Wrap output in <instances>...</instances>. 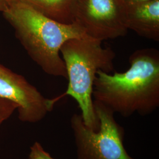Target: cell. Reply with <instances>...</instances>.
Instances as JSON below:
<instances>
[{
	"label": "cell",
	"instance_id": "1",
	"mask_svg": "<svg viewBox=\"0 0 159 159\" xmlns=\"http://www.w3.org/2000/svg\"><path fill=\"white\" fill-rule=\"evenodd\" d=\"M130 67L113 74L98 70L94 82L93 100L124 117L146 116L159 107V52L137 50L129 57Z\"/></svg>",
	"mask_w": 159,
	"mask_h": 159
},
{
	"label": "cell",
	"instance_id": "2",
	"mask_svg": "<svg viewBox=\"0 0 159 159\" xmlns=\"http://www.w3.org/2000/svg\"><path fill=\"white\" fill-rule=\"evenodd\" d=\"M29 56L47 74L67 79L60 54L69 40L89 37L75 23L58 22L20 0H7L2 11Z\"/></svg>",
	"mask_w": 159,
	"mask_h": 159
},
{
	"label": "cell",
	"instance_id": "3",
	"mask_svg": "<svg viewBox=\"0 0 159 159\" xmlns=\"http://www.w3.org/2000/svg\"><path fill=\"white\" fill-rule=\"evenodd\" d=\"M65 63L68 87L61 97L70 96L79 104L85 125L97 131L100 123L94 107L93 91L97 72L114 71L116 53L110 47H103L102 41L90 37L67 41L60 49Z\"/></svg>",
	"mask_w": 159,
	"mask_h": 159
},
{
	"label": "cell",
	"instance_id": "4",
	"mask_svg": "<svg viewBox=\"0 0 159 159\" xmlns=\"http://www.w3.org/2000/svg\"><path fill=\"white\" fill-rule=\"evenodd\" d=\"M99 120L97 131L85 125L81 114H74L70 120L78 159H134L123 144L125 131L114 113L102 103L93 100Z\"/></svg>",
	"mask_w": 159,
	"mask_h": 159
},
{
	"label": "cell",
	"instance_id": "5",
	"mask_svg": "<svg viewBox=\"0 0 159 159\" xmlns=\"http://www.w3.org/2000/svg\"><path fill=\"white\" fill-rule=\"evenodd\" d=\"M125 10L119 0H81L71 18L89 37L103 41L127 34Z\"/></svg>",
	"mask_w": 159,
	"mask_h": 159
},
{
	"label": "cell",
	"instance_id": "6",
	"mask_svg": "<svg viewBox=\"0 0 159 159\" xmlns=\"http://www.w3.org/2000/svg\"><path fill=\"white\" fill-rule=\"evenodd\" d=\"M0 98L16 104L18 118L35 123L52 110L58 98L48 99L21 75L0 64Z\"/></svg>",
	"mask_w": 159,
	"mask_h": 159
},
{
	"label": "cell",
	"instance_id": "7",
	"mask_svg": "<svg viewBox=\"0 0 159 159\" xmlns=\"http://www.w3.org/2000/svg\"><path fill=\"white\" fill-rule=\"evenodd\" d=\"M125 10L126 27L139 36L159 41V0L128 4Z\"/></svg>",
	"mask_w": 159,
	"mask_h": 159
},
{
	"label": "cell",
	"instance_id": "8",
	"mask_svg": "<svg viewBox=\"0 0 159 159\" xmlns=\"http://www.w3.org/2000/svg\"><path fill=\"white\" fill-rule=\"evenodd\" d=\"M58 22L72 23L68 7L71 0H20Z\"/></svg>",
	"mask_w": 159,
	"mask_h": 159
},
{
	"label": "cell",
	"instance_id": "9",
	"mask_svg": "<svg viewBox=\"0 0 159 159\" xmlns=\"http://www.w3.org/2000/svg\"><path fill=\"white\" fill-rule=\"evenodd\" d=\"M17 109L16 104L8 100L0 98V126Z\"/></svg>",
	"mask_w": 159,
	"mask_h": 159
},
{
	"label": "cell",
	"instance_id": "10",
	"mask_svg": "<svg viewBox=\"0 0 159 159\" xmlns=\"http://www.w3.org/2000/svg\"><path fill=\"white\" fill-rule=\"evenodd\" d=\"M29 159H55L46 152L40 143L35 142L31 147Z\"/></svg>",
	"mask_w": 159,
	"mask_h": 159
},
{
	"label": "cell",
	"instance_id": "11",
	"mask_svg": "<svg viewBox=\"0 0 159 159\" xmlns=\"http://www.w3.org/2000/svg\"><path fill=\"white\" fill-rule=\"evenodd\" d=\"M7 0H0V11L2 12L6 8Z\"/></svg>",
	"mask_w": 159,
	"mask_h": 159
},
{
	"label": "cell",
	"instance_id": "12",
	"mask_svg": "<svg viewBox=\"0 0 159 159\" xmlns=\"http://www.w3.org/2000/svg\"><path fill=\"white\" fill-rule=\"evenodd\" d=\"M150 0H126L127 4H132V3H136V2H144L148 1Z\"/></svg>",
	"mask_w": 159,
	"mask_h": 159
}]
</instances>
